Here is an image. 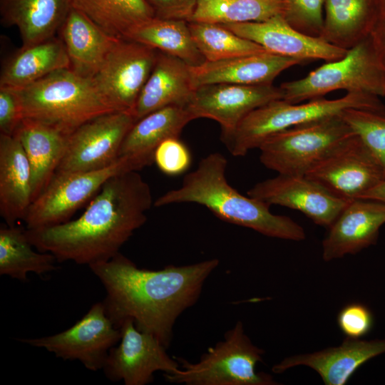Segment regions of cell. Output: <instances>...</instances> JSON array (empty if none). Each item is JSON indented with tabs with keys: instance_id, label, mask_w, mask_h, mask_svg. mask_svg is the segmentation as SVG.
I'll use <instances>...</instances> for the list:
<instances>
[{
	"instance_id": "d6a6232c",
	"label": "cell",
	"mask_w": 385,
	"mask_h": 385,
	"mask_svg": "<svg viewBox=\"0 0 385 385\" xmlns=\"http://www.w3.org/2000/svg\"><path fill=\"white\" fill-rule=\"evenodd\" d=\"M192 38L205 61H217L267 51L222 24L188 21Z\"/></svg>"
},
{
	"instance_id": "d590c367",
	"label": "cell",
	"mask_w": 385,
	"mask_h": 385,
	"mask_svg": "<svg viewBox=\"0 0 385 385\" xmlns=\"http://www.w3.org/2000/svg\"><path fill=\"white\" fill-rule=\"evenodd\" d=\"M154 163L164 174L178 175L190 167L191 155L179 137H172L158 146L154 154Z\"/></svg>"
},
{
	"instance_id": "cb8c5ba5",
	"label": "cell",
	"mask_w": 385,
	"mask_h": 385,
	"mask_svg": "<svg viewBox=\"0 0 385 385\" xmlns=\"http://www.w3.org/2000/svg\"><path fill=\"white\" fill-rule=\"evenodd\" d=\"M32 202V176L19 138L0 134V215L8 225L24 219Z\"/></svg>"
},
{
	"instance_id": "8d00e7d4",
	"label": "cell",
	"mask_w": 385,
	"mask_h": 385,
	"mask_svg": "<svg viewBox=\"0 0 385 385\" xmlns=\"http://www.w3.org/2000/svg\"><path fill=\"white\" fill-rule=\"evenodd\" d=\"M337 324L346 337L360 339L371 332L374 326V317L366 306L353 302L339 311Z\"/></svg>"
},
{
	"instance_id": "8992f818",
	"label": "cell",
	"mask_w": 385,
	"mask_h": 385,
	"mask_svg": "<svg viewBox=\"0 0 385 385\" xmlns=\"http://www.w3.org/2000/svg\"><path fill=\"white\" fill-rule=\"evenodd\" d=\"M265 351L246 334L242 322L229 329L224 339L202 354L197 362L176 357L180 367L165 374L166 380L187 385H276L272 376L257 372Z\"/></svg>"
},
{
	"instance_id": "5b68a950",
	"label": "cell",
	"mask_w": 385,
	"mask_h": 385,
	"mask_svg": "<svg viewBox=\"0 0 385 385\" xmlns=\"http://www.w3.org/2000/svg\"><path fill=\"white\" fill-rule=\"evenodd\" d=\"M349 108L370 111L385 117V104L379 96L366 92H347L342 98H317L305 103L283 99L270 102L250 113L222 141L234 156H244L259 148L272 135L289 128L340 115Z\"/></svg>"
},
{
	"instance_id": "83f0119b",
	"label": "cell",
	"mask_w": 385,
	"mask_h": 385,
	"mask_svg": "<svg viewBox=\"0 0 385 385\" xmlns=\"http://www.w3.org/2000/svg\"><path fill=\"white\" fill-rule=\"evenodd\" d=\"M324 41L349 50L369 36L375 0H324Z\"/></svg>"
},
{
	"instance_id": "6da1fadb",
	"label": "cell",
	"mask_w": 385,
	"mask_h": 385,
	"mask_svg": "<svg viewBox=\"0 0 385 385\" xmlns=\"http://www.w3.org/2000/svg\"><path fill=\"white\" fill-rule=\"evenodd\" d=\"M210 259L158 270L139 268L120 252L89 266L106 290L105 312L117 328L128 319L156 337L167 349L179 316L200 298L204 284L218 266Z\"/></svg>"
},
{
	"instance_id": "9a60e30c",
	"label": "cell",
	"mask_w": 385,
	"mask_h": 385,
	"mask_svg": "<svg viewBox=\"0 0 385 385\" xmlns=\"http://www.w3.org/2000/svg\"><path fill=\"white\" fill-rule=\"evenodd\" d=\"M283 98L282 88L273 84L214 83L197 87L185 107L194 119L217 121L223 138L232 133L250 113Z\"/></svg>"
},
{
	"instance_id": "d6986e66",
	"label": "cell",
	"mask_w": 385,
	"mask_h": 385,
	"mask_svg": "<svg viewBox=\"0 0 385 385\" xmlns=\"http://www.w3.org/2000/svg\"><path fill=\"white\" fill-rule=\"evenodd\" d=\"M384 353L385 338L362 340L346 337L339 346L287 357L272 369L280 374L294 366H306L317 371L324 384L344 385L361 365Z\"/></svg>"
},
{
	"instance_id": "f35d334b",
	"label": "cell",
	"mask_w": 385,
	"mask_h": 385,
	"mask_svg": "<svg viewBox=\"0 0 385 385\" xmlns=\"http://www.w3.org/2000/svg\"><path fill=\"white\" fill-rule=\"evenodd\" d=\"M155 17L190 21L197 0H146Z\"/></svg>"
},
{
	"instance_id": "7402d4cb",
	"label": "cell",
	"mask_w": 385,
	"mask_h": 385,
	"mask_svg": "<svg viewBox=\"0 0 385 385\" xmlns=\"http://www.w3.org/2000/svg\"><path fill=\"white\" fill-rule=\"evenodd\" d=\"M195 89L191 66L177 57L158 51L154 66L133 111L135 122L166 106H185Z\"/></svg>"
},
{
	"instance_id": "ba28073f",
	"label": "cell",
	"mask_w": 385,
	"mask_h": 385,
	"mask_svg": "<svg viewBox=\"0 0 385 385\" xmlns=\"http://www.w3.org/2000/svg\"><path fill=\"white\" fill-rule=\"evenodd\" d=\"M283 100L289 103L321 98L337 90L385 96V86L370 36L338 60L328 61L305 77L282 83Z\"/></svg>"
},
{
	"instance_id": "484cf974",
	"label": "cell",
	"mask_w": 385,
	"mask_h": 385,
	"mask_svg": "<svg viewBox=\"0 0 385 385\" xmlns=\"http://www.w3.org/2000/svg\"><path fill=\"white\" fill-rule=\"evenodd\" d=\"M71 8V0H0L1 22L17 28L23 47L55 36Z\"/></svg>"
},
{
	"instance_id": "5bb4252c",
	"label": "cell",
	"mask_w": 385,
	"mask_h": 385,
	"mask_svg": "<svg viewBox=\"0 0 385 385\" xmlns=\"http://www.w3.org/2000/svg\"><path fill=\"white\" fill-rule=\"evenodd\" d=\"M121 337L110 350L103 367L106 376L125 385H145L153 381L156 371L168 374L180 367L167 348L153 335L138 330L125 320L120 327Z\"/></svg>"
},
{
	"instance_id": "9c48e42d",
	"label": "cell",
	"mask_w": 385,
	"mask_h": 385,
	"mask_svg": "<svg viewBox=\"0 0 385 385\" xmlns=\"http://www.w3.org/2000/svg\"><path fill=\"white\" fill-rule=\"evenodd\" d=\"M134 171L123 158L102 169L56 173L43 192L31 203L23 219L26 229L66 222L83 204L99 192L111 177Z\"/></svg>"
},
{
	"instance_id": "277c9868",
	"label": "cell",
	"mask_w": 385,
	"mask_h": 385,
	"mask_svg": "<svg viewBox=\"0 0 385 385\" xmlns=\"http://www.w3.org/2000/svg\"><path fill=\"white\" fill-rule=\"evenodd\" d=\"M21 117L72 133L83 123L116 112L103 98L93 78L71 68L55 71L20 90Z\"/></svg>"
},
{
	"instance_id": "74e56055",
	"label": "cell",
	"mask_w": 385,
	"mask_h": 385,
	"mask_svg": "<svg viewBox=\"0 0 385 385\" xmlns=\"http://www.w3.org/2000/svg\"><path fill=\"white\" fill-rule=\"evenodd\" d=\"M22 120L20 103L16 92L0 88V131L13 135Z\"/></svg>"
},
{
	"instance_id": "e575fe53",
	"label": "cell",
	"mask_w": 385,
	"mask_h": 385,
	"mask_svg": "<svg viewBox=\"0 0 385 385\" xmlns=\"http://www.w3.org/2000/svg\"><path fill=\"white\" fill-rule=\"evenodd\" d=\"M282 16L296 30L320 37L324 24V0H282Z\"/></svg>"
},
{
	"instance_id": "44dd1931",
	"label": "cell",
	"mask_w": 385,
	"mask_h": 385,
	"mask_svg": "<svg viewBox=\"0 0 385 385\" xmlns=\"http://www.w3.org/2000/svg\"><path fill=\"white\" fill-rule=\"evenodd\" d=\"M195 120L185 106H169L155 111L131 127L124 138L118 158H123L134 171L154 163L158 146L165 139L179 137L184 127Z\"/></svg>"
},
{
	"instance_id": "60d3db41",
	"label": "cell",
	"mask_w": 385,
	"mask_h": 385,
	"mask_svg": "<svg viewBox=\"0 0 385 385\" xmlns=\"http://www.w3.org/2000/svg\"><path fill=\"white\" fill-rule=\"evenodd\" d=\"M359 199L373 200L385 202V180L363 194Z\"/></svg>"
},
{
	"instance_id": "603a6c76",
	"label": "cell",
	"mask_w": 385,
	"mask_h": 385,
	"mask_svg": "<svg viewBox=\"0 0 385 385\" xmlns=\"http://www.w3.org/2000/svg\"><path fill=\"white\" fill-rule=\"evenodd\" d=\"M56 126L23 118L14 135L20 140L32 176V202L55 174L67 150L71 134Z\"/></svg>"
},
{
	"instance_id": "4fadbf2b",
	"label": "cell",
	"mask_w": 385,
	"mask_h": 385,
	"mask_svg": "<svg viewBox=\"0 0 385 385\" xmlns=\"http://www.w3.org/2000/svg\"><path fill=\"white\" fill-rule=\"evenodd\" d=\"M135 123L132 113L113 112L83 123L71 134L56 173L91 171L111 165Z\"/></svg>"
},
{
	"instance_id": "3957f363",
	"label": "cell",
	"mask_w": 385,
	"mask_h": 385,
	"mask_svg": "<svg viewBox=\"0 0 385 385\" xmlns=\"http://www.w3.org/2000/svg\"><path fill=\"white\" fill-rule=\"evenodd\" d=\"M227 166V160L220 153L208 154L184 177L179 188L160 196L153 205L196 203L225 222L265 236L293 241L306 238L303 227L292 219L272 213L270 206L231 186L226 178Z\"/></svg>"
},
{
	"instance_id": "1f68e13d",
	"label": "cell",
	"mask_w": 385,
	"mask_h": 385,
	"mask_svg": "<svg viewBox=\"0 0 385 385\" xmlns=\"http://www.w3.org/2000/svg\"><path fill=\"white\" fill-rule=\"evenodd\" d=\"M282 0H197L190 20L228 24L260 22L282 15Z\"/></svg>"
},
{
	"instance_id": "4316f807",
	"label": "cell",
	"mask_w": 385,
	"mask_h": 385,
	"mask_svg": "<svg viewBox=\"0 0 385 385\" xmlns=\"http://www.w3.org/2000/svg\"><path fill=\"white\" fill-rule=\"evenodd\" d=\"M68 68L70 61L63 42L53 36L21 46L11 55L1 67L0 88L20 90L55 71Z\"/></svg>"
},
{
	"instance_id": "7a4b0ae2",
	"label": "cell",
	"mask_w": 385,
	"mask_h": 385,
	"mask_svg": "<svg viewBox=\"0 0 385 385\" xmlns=\"http://www.w3.org/2000/svg\"><path fill=\"white\" fill-rule=\"evenodd\" d=\"M153 202L150 188L138 171L109 178L77 219L25 230L31 244L58 262L88 266L106 262L147 220Z\"/></svg>"
},
{
	"instance_id": "30bf717a",
	"label": "cell",
	"mask_w": 385,
	"mask_h": 385,
	"mask_svg": "<svg viewBox=\"0 0 385 385\" xmlns=\"http://www.w3.org/2000/svg\"><path fill=\"white\" fill-rule=\"evenodd\" d=\"M158 51L135 41L120 38L92 78L108 103L116 112L133 111L154 66Z\"/></svg>"
},
{
	"instance_id": "d4e9b609",
	"label": "cell",
	"mask_w": 385,
	"mask_h": 385,
	"mask_svg": "<svg viewBox=\"0 0 385 385\" xmlns=\"http://www.w3.org/2000/svg\"><path fill=\"white\" fill-rule=\"evenodd\" d=\"M70 68L92 78L120 38L114 37L81 11L71 8L60 30Z\"/></svg>"
},
{
	"instance_id": "ac0fdd59",
	"label": "cell",
	"mask_w": 385,
	"mask_h": 385,
	"mask_svg": "<svg viewBox=\"0 0 385 385\" xmlns=\"http://www.w3.org/2000/svg\"><path fill=\"white\" fill-rule=\"evenodd\" d=\"M384 224V202L366 199L350 201L323 240V260L328 262L354 255L375 245Z\"/></svg>"
},
{
	"instance_id": "2e32d148",
	"label": "cell",
	"mask_w": 385,
	"mask_h": 385,
	"mask_svg": "<svg viewBox=\"0 0 385 385\" xmlns=\"http://www.w3.org/2000/svg\"><path fill=\"white\" fill-rule=\"evenodd\" d=\"M247 195L269 206L277 205L298 210L315 224L326 227L334 223L350 202L306 175L278 174L256 183Z\"/></svg>"
},
{
	"instance_id": "ab89813d",
	"label": "cell",
	"mask_w": 385,
	"mask_h": 385,
	"mask_svg": "<svg viewBox=\"0 0 385 385\" xmlns=\"http://www.w3.org/2000/svg\"><path fill=\"white\" fill-rule=\"evenodd\" d=\"M369 36L385 86V0H375V12Z\"/></svg>"
},
{
	"instance_id": "e0dca14e",
	"label": "cell",
	"mask_w": 385,
	"mask_h": 385,
	"mask_svg": "<svg viewBox=\"0 0 385 385\" xmlns=\"http://www.w3.org/2000/svg\"><path fill=\"white\" fill-rule=\"evenodd\" d=\"M267 51L290 58L332 61L343 58L348 50L339 48L320 37L304 34L291 26L282 15L260 22L222 24Z\"/></svg>"
},
{
	"instance_id": "836d02e7",
	"label": "cell",
	"mask_w": 385,
	"mask_h": 385,
	"mask_svg": "<svg viewBox=\"0 0 385 385\" xmlns=\"http://www.w3.org/2000/svg\"><path fill=\"white\" fill-rule=\"evenodd\" d=\"M340 115L385 170V117L356 108L346 109Z\"/></svg>"
},
{
	"instance_id": "f1b7e54d",
	"label": "cell",
	"mask_w": 385,
	"mask_h": 385,
	"mask_svg": "<svg viewBox=\"0 0 385 385\" xmlns=\"http://www.w3.org/2000/svg\"><path fill=\"white\" fill-rule=\"evenodd\" d=\"M123 38L177 57L191 66L205 61L190 31L188 21L153 17L131 29Z\"/></svg>"
},
{
	"instance_id": "ffe728a7",
	"label": "cell",
	"mask_w": 385,
	"mask_h": 385,
	"mask_svg": "<svg viewBox=\"0 0 385 385\" xmlns=\"http://www.w3.org/2000/svg\"><path fill=\"white\" fill-rule=\"evenodd\" d=\"M304 61L269 51L191 66L194 85L214 83L269 85L283 71Z\"/></svg>"
},
{
	"instance_id": "4dcf8cb0",
	"label": "cell",
	"mask_w": 385,
	"mask_h": 385,
	"mask_svg": "<svg viewBox=\"0 0 385 385\" xmlns=\"http://www.w3.org/2000/svg\"><path fill=\"white\" fill-rule=\"evenodd\" d=\"M71 1L73 8L116 38H124L131 29L155 17L146 0Z\"/></svg>"
},
{
	"instance_id": "f546056e",
	"label": "cell",
	"mask_w": 385,
	"mask_h": 385,
	"mask_svg": "<svg viewBox=\"0 0 385 385\" xmlns=\"http://www.w3.org/2000/svg\"><path fill=\"white\" fill-rule=\"evenodd\" d=\"M25 230L15 225L0 227V274L26 281L29 272L43 274L56 268L58 262L50 252H36Z\"/></svg>"
},
{
	"instance_id": "52a82bcc",
	"label": "cell",
	"mask_w": 385,
	"mask_h": 385,
	"mask_svg": "<svg viewBox=\"0 0 385 385\" xmlns=\"http://www.w3.org/2000/svg\"><path fill=\"white\" fill-rule=\"evenodd\" d=\"M354 133L340 115L313 120L268 137L258 148L260 160L278 174L306 175Z\"/></svg>"
},
{
	"instance_id": "8fae6325",
	"label": "cell",
	"mask_w": 385,
	"mask_h": 385,
	"mask_svg": "<svg viewBox=\"0 0 385 385\" xmlns=\"http://www.w3.org/2000/svg\"><path fill=\"white\" fill-rule=\"evenodd\" d=\"M121 337L107 316L101 302L92 305L89 311L72 327L58 334L19 341L43 348L64 360H78L88 369H103L111 348Z\"/></svg>"
},
{
	"instance_id": "7c38bea8",
	"label": "cell",
	"mask_w": 385,
	"mask_h": 385,
	"mask_svg": "<svg viewBox=\"0 0 385 385\" xmlns=\"http://www.w3.org/2000/svg\"><path fill=\"white\" fill-rule=\"evenodd\" d=\"M306 175L335 195L359 199L385 180V170L354 133L309 170Z\"/></svg>"
}]
</instances>
